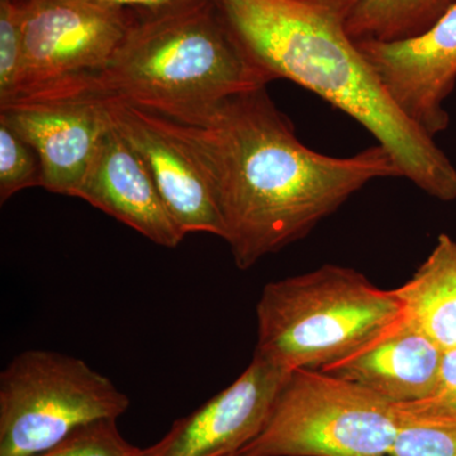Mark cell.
Masks as SVG:
<instances>
[{
  "mask_svg": "<svg viewBox=\"0 0 456 456\" xmlns=\"http://www.w3.org/2000/svg\"><path fill=\"white\" fill-rule=\"evenodd\" d=\"M395 293L411 323L441 349L456 346V240L440 235L425 263Z\"/></svg>",
  "mask_w": 456,
  "mask_h": 456,
  "instance_id": "5bb4252c",
  "label": "cell"
},
{
  "mask_svg": "<svg viewBox=\"0 0 456 456\" xmlns=\"http://www.w3.org/2000/svg\"><path fill=\"white\" fill-rule=\"evenodd\" d=\"M355 44L413 125L432 139L446 131L450 117L444 103L456 84V4L419 37Z\"/></svg>",
  "mask_w": 456,
  "mask_h": 456,
  "instance_id": "9c48e42d",
  "label": "cell"
},
{
  "mask_svg": "<svg viewBox=\"0 0 456 456\" xmlns=\"http://www.w3.org/2000/svg\"><path fill=\"white\" fill-rule=\"evenodd\" d=\"M99 99L114 130L142 159L182 232L224 239V224L211 185L185 147L167 130L163 117L114 99Z\"/></svg>",
  "mask_w": 456,
  "mask_h": 456,
  "instance_id": "8fae6325",
  "label": "cell"
},
{
  "mask_svg": "<svg viewBox=\"0 0 456 456\" xmlns=\"http://www.w3.org/2000/svg\"><path fill=\"white\" fill-rule=\"evenodd\" d=\"M38 456H146V452L122 436L117 419H102L77 428Z\"/></svg>",
  "mask_w": 456,
  "mask_h": 456,
  "instance_id": "ac0fdd59",
  "label": "cell"
},
{
  "mask_svg": "<svg viewBox=\"0 0 456 456\" xmlns=\"http://www.w3.org/2000/svg\"><path fill=\"white\" fill-rule=\"evenodd\" d=\"M27 2L23 0L22 3ZM104 2L116 3V4L130 5V7H141V5L159 4V3L167 2V0H104Z\"/></svg>",
  "mask_w": 456,
  "mask_h": 456,
  "instance_id": "44dd1931",
  "label": "cell"
},
{
  "mask_svg": "<svg viewBox=\"0 0 456 456\" xmlns=\"http://www.w3.org/2000/svg\"><path fill=\"white\" fill-rule=\"evenodd\" d=\"M290 371L254 355L244 373L197 408L176 419L146 456H227L254 440L268 421Z\"/></svg>",
  "mask_w": 456,
  "mask_h": 456,
  "instance_id": "30bf717a",
  "label": "cell"
},
{
  "mask_svg": "<svg viewBox=\"0 0 456 456\" xmlns=\"http://www.w3.org/2000/svg\"><path fill=\"white\" fill-rule=\"evenodd\" d=\"M75 198L112 216L156 245L174 248L184 240L142 159L112 125L102 137Z\"/></svg>",
  "mask_w": 456,
  "mask_h": 456,
  "instance_id": "7c38bea8",
  "label": "cell"
},
{
  "mask_svg": "<svg viewBox=\"0 0 456 456\" xmlns=\"http://www.w3.org/2000/svg\"><path fill=\"white\" fill-rule=\"evenodd\" d=\"M456 0H356L346 31L354 42H399L419 37Z\"/></svg>",
  "mask_w": 456,
  "mask_h": 456,
  "instance_id": "9a60e30c",
  "label": "cell"
},
{
  "mask_svg": "<svg viewBox=\"0 0 456 456\" xmlns=\"http://www.w3.org/2000/svg\"><path fill=\"white\" fill-rule=\"evenodd\" d=\"M231 31L275 79L317 94L359 122L401 175L441 202L456 200V169L404 116L351 40L356 0H218Z\"/></svg>",
  "mask_w": 456,
  "mask_h": 456,
  "instance_id": "7a4b0ae2",
  "label": "cell"
},
{
  "mask_svg": "<svg viewBox=\"0 0 456 456\" xmlns=\"http://www.w3.org/2000/svg\"><path fill=\"white\" fill-rule=\"evenodd\" d=\"M227 456H237V452H235V454H231V455H227Z\"/></svg>",
  "mask_w": 456,
  "mask_h": 456,
  "instance_id": "7402d4cb",
  "label": "cell"
},
{
  "mask_svg": "<svg viewBox=\"0 0 456 456\" xmlns=\"http://www.w3.org/2000/svg\"><path fill=\"white\" fill-rule=\"evenodd\" d=\"M22 66V5L16 0H0V104L16 95Z\"/></svg>",
  "mask_w": 456,
  "mask_h": 456,
  "instance_id": "d6986e66",
  "label": "cell"
},
{
  "mask_svg": "<svg viewBox=\"0 0 456 456\" xmlns=\"http://www.w3.org/2000/svg\"><path fill=\"white\" fill-rule=\"evenodd\" d=\"M444 350L402 314L344 358L321 369L393 404L413 403L434 389Z\"/></svg>",
  "mask_w": 456,
  "mask_h": 456,
  "instance_id": "4fadbf2b",
  "label": "cell"
},
{
  "mask_svg": "<svg viewBox=\"0 0 456 456\" xmlns=\"http://www.w3.org/2000/svg\"><path fill=\"white\" fill-rule=\"evenodd\" d=\"M41 174L37 152L0 122V202L23 189L41 187Z\"/></svg>",
  "mask_w": 456,
  "mask_h": 456,
  "instance_id": "e0dca14e",
  "label": "cell"
},
{
  "mask_svg": "<svg viewBox=\"0 0 456 456\" xmlns=\"http://www.w3.org/2000/svg\"><path fill=\"white\" fill-rule=\"evenodd\" d=\"M130 398L82 359L18 354L0 374V456H38L83 426L117 419Z\"/></svg>",
  "mask_w": 456,
  "mask_h": 456,
  "instance_id": "8992f818",
  "label": "cell"
},
{
  "mask_svg": "<svg viewBox=\"0 0 456 456\" xmlns=\"http://www.w3.org/2000/svg\"><path fill=\"white\" fill-rule=\"evenodd\" d=\"M402 314L395 290L375 287L356 270L326 264L264 287L255 355L287 371L321 370Z\"/></svg>",
  "mask_w": 456,
  "mask_h": 456,
  "instance_id": "277c9868",
  "label": "cell"
},
{
  "mask_svg": "<svg viewBox=\"0 0 456 456\" xmlns=\"http://www.w3.org/2000/svg\"><path fill=\"white\" fill-rule=\"evenodd\" d=\"M413 403L436 410L456 411V346L444 350L439 374L430 395Z\"/></svg>",
  "mask_w": 456,
  "mask_h": 456,
  "instance_id": "ffe728a7",
  "label": "cell"
},
{
  "mask_svg": "<svg viewBox=\"0 0 456 456\" xmlns=\"http://www.w3.org/2000/svg\"><path fill=\"white\" fill-rule=\"evenodd\" d=\"M0 122L37 152L41 187L68 197H77L110 125L92 95L14 99L0 104Z\"/></svg>",
  "mask_w": 456,
  "mask_h": 456,
  "instance_id": "ba28073f",
  "label": "cell"
},
{
  "mask_svg": "<svg viewBox=\"0 0 456 456\" xmlns=\"http://www.w3.org/2000/svg\"><path fill=\"white\" fill-rule=\"evenodd\" d=\"M275 77L231 31L218 0H167L134 7L110 65L64 95L114 99L179 123L268 86Z\"/></svg>",
  "mask_w": 456,
  "mask_h": 456,
  "instance_id": "3957f363",
  "label": "cell"
},
{
  "mask_svg": "<svg viewBox=\"0 0 456 456\" xmlns=\"http://www.w3.org/2000/svg\"><path fill=\"white\" fill-rule=\"evenodd\" d=\"M395 406L397 436L391 456H456V411Z\"/></svg>",
  "mask_w": 456,
  "mask_h": 456,
  "instance_id": "2e32d148",
  "label": "cell"
},
{
  "mask_svg": "<svg viewBox=\"0 0 456 456\" xmlns=\"http://www.w3.org/2000/svg\"><path fill=\"white\" fill-rule=\"evenodd\" d=\"M20 4L23 66L12 101L61 94L94 77L121 49L134 17V7L104 0H27Z\"/></svg>",
  "mask_w": 456,
  "mask_h": 456,
  "instance_id": "52a82bcc",
  "label": "cell"
},
{
  "mask_svg": "<svg viewBox=\"0 0 456 456\" xmlns=\"http://www.w3.org/2000/svg\"><path fill=\"white\" fill-rule=\"evenodd\" d=\"M17 3H22L23 0H16Z\"/></svg>",
  "mask_w": 456,
  "mask_h": 456,
  "instance_id": "603a6c76",
  "label": "cell"
},
{
  "mask_svg": "<svg viewBox=\"0 0 456 456\" xmlns=\"http://www.w3.org/2000/svg\"><path fill=\"white\" fill-rule=\"evenodd\" d=\"M163 119L211 185L242 270L307 236L368 183L402 176L380 145L349 158L308 149L266 86L191 123Z\"/></svg>",
  "mask_w": 456,
  "mask_h": 456,
  "instance_id": "6da1fadb",
  "label": "cell"
},
{
  "mask_svg": "<svg viewBox=\"0 0 456 456\" xmlns=\"http://www.w3.org/2000/svg\"><path fill=\"white\" fill-rule=\"evenodd\" d=\"M395 436V404L325 371L297 369L237 456H391Z\"/></svg>",
  "mask_w": 456,
  "mask_h": 456,
  "instance_id": "5b68a950",
  "label": "cell"
}]
</instances>
